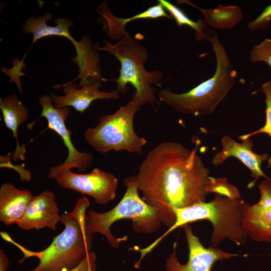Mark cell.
<instances>
[{"instance_id": "16", "label": "cell", "mask_w": 271, "mask_h": 271, "mask_svg": "<svg viewBox=\"0 0 271 271\" xmlns=\"http://www.w3.org/2000/svg\"><path fill=\"white\" fill-rule=\"evenodd\" d=\"M97 12L100 15L98 21L103 25V30L108 37L112 40H119L127 36L130 33L125 30L126 25L130 22L141 19H156L166 18L172 20V17L169 15L160 3L150 7L146 10L130 17L122 18L114 16L111 12L108 3L103 2L98 7Z\"/></svg>"}, {"instance_id": "5", "label": "cell", "mask_w": 271, "mask_h": 271, "mask_svg": "<svg viewBox=\"0 0 271 271\" xmlns=\"http://www.w3.org/2000/svg\"><path fill=\"white\" fill-rule=\"evenodd\" d=\"M123 183L126 187V191L115 206L102 213L90 210L85 216L87 233L91 235L95 233L104 235L113 248H117L121 242L127 240L126 236L117 238L111 233V225L118 220H132L133 230L141 234L154 233L163 224L156 210L140 197L136 175L124 178Z\"/></svg>"}, {"instance_id": "6", "label": "cell", "mask_w": 271, "mask_h": 271, "mask_svg": "<svg viewBox=\"0 0 271 271\" xmlns=\"http://www.w3.org/2000/svg\"><path fill=\"white\" fill-rule=\"evenodd\" d=\"M104 44L103 47L98 43L95 45L98 51L112 55L120 64L118 77L111 79L116 82L115 89L119 93H125L127 85L131 84L144 104L149 102L155 108V103L158 104L155 95L158 90L155 86H159L164 74L160 70L148 71L145 69L144 64L149 58L147 48L130 34L114 44L108 40H105Z\"/></svg>"}, {"instance_id": "26", "label": "cell", "mask_w": 271, "mask_h": 271, "mask_svg": "<svg viewBox=\"0 0 271 271\" xmlns=\"http://www.w3.org/2000/svg\"><path fill=\"white\" fill-rule=\"evenodd\" d=\"M96 259L95 252L91 251L79 264L69 271H96Z\"/></svg>"}, {"instance_id": "17", "label": "cell", "mask_w": 271, "mask_h": 271, "mask_svg": "<svg viewBox=\"0 0 271 271\" xmlns=\"http://www.w3.org/2000/svg\"><path fill=\"white\" fill-rule=\"evenodd\" d=\"M34 196L28 190L17 188L12 183L0 187V221L7 226L17 224Z\"/></svg>"}, {"instance_id": "15", "label": "cell", "mask_w": 271, "mask_h": 271, "mask_svg": "<svg viewBox=\"0 0 271 271\" xmlns=\"http://www.w3.org/2000/svg\"><path fill=\"white\" fill-rule=\"evenodd\" d=\"M72 43L76 50V55L71 58V60L77 64L79 73L75 79L69 82H75L79 79L78 87L81 88L96 81H107L102 76L99 65L100 57L99 51L90 37L87 35H83L80 41H77L75 39Z\"/></svg>"}, {"instance_id": "25", "label": "cell", "mask_w": 271, "mask_h": 271, "mask_svg": "<svg viewBox=\"0 0 271 271\" xmlns=\"http://www.w3.org/2000/svg\"><path fill=\"white\" fill-rule=\"evenodd\" d=\"M271 23V4L265 7L261 14L247 24L248 28L252 31L264 29Z\"/></svg>"}, {"instance_id": "9", "label": "cell", "mask_w": 271, "mask_h": 271, "mask_svg": "<svg viewBox=\"0 0 271 271\" xmlns=\"http://www.w3.org/2000/svg\"><path fill=\"white\" fill-rule=\"evenodd\" d=\"M56 181L60 187L88 195L99 205L106 204L116 196L118 180L116 176L97 168L86 174L76 173L69 170Z\"/></svg>"}, {"instance_id": "1", "label": "cell", "mask_w": 271, "mask_h": 271, "mask_svg": "<svg viewBox=\"0 0 271 271\" xmlns=\"http://www.w3.org/2000/svg\"><path fill=\"white\" fill-rule=\"evenodd\" d=\"M189 149L179 143L165 142L152 149L136 175L142 199L157 212L163 224L175 223L174 209L206 202L210 171L197 154L200 139Z\"/></svg>"}, {"instance_id": "23", "label": "cell", "mask_w": 271, "mask_h": 271, "mask_svg": "<svg viewBox=\"0 0 271 271\" xmlns=\"http://www.w3.org/2000/svg\"><path fill=\"white\" fill-rule=\"evenodd\" d=\"M261 91L265 95L264 101L266 105L265 124L256 130L238 136V138L242 141L259 133H265L271 137V81H268L262 84Z\"/></svg>"}, {"instance_id": "2", "label": "cell", "mask_w": 271, "mask_h": 271, "mask_svg": "<svg viewBox=\"0 0 271 271\" xmlns=\"http://www.w3.org/2000/svg\"><path fill=\"white\" fill-rule=\"evenodd\" d=\"M205 32V39L211 43L216 57L213 76L187 92L175 93L169 88L157 92L160 101L180 113L195 116L212 113L235 84L237 71L232 68L217 33L207 27Z\"/></svg>"}, {"instance_id": "19", "label": "cell", "mask_w": 271, "mask_h": 271, "mask_svg": "<svg viewBox=\"0 0 271 271\" xmlns=\"http://www.w3.org/2000/svg\"><path fill=\"white\" fill-rule=\"evenodd\" d=\"M52 18L51 13L46 12L43 16L30 17L26 20L23 27V32L25 34L33 35L32 45L38 40L50 36L63 37L71 43L75 40L69 31V29L74 26L73 21L69 19L57 18L55 21L56 26L47 25V22Z\"/></svg>"}, {"instance_id": "4", "label": "cell", "mask_w": 271, "mask_h": 271, "mask_svg": "<svg viewBox=\"0 0 271 271\" xmlns=\"http://www.w3.org/2000/svg\"><path fill=\"white\" fill-rule=\"evenodd\" d=\"M89 205L88 199L81 197L72 211L61 216L64 230L47 248L34 253L39 262L28 271H69L83 260L91 251L93 244V235L87 233L85 226Z\"/></svg>"}, {"instance_id": "13", "label": "cell", "mask_w": 271, "mask_h": 271, "mask_svg": "<svg viewBox=\"0 0 271 271\" xmlns=\"http://www.w3.org/2000/svg\"><path fill=\"white\" fill-rule=\"evenodd\" d=\"M221 150L215 153L211 159L213 165L220 166L230 157L236 158L249 169L251 176L254 179L248 185V188L253 187L260 177L269 179L261 168L262 163L268 159L269 155L267 153L258 154L255 153L252 150L253 143L250 138L240 143L230 136L225 135L221 139Z\"/></svg>"}, {"instance_id": "10", "label": "cell", "mask_w": 271, "mask_h": 271, "mask_svg": "<svg viewBox=\"0 0 271 271\" xmlns=\"http://www.w3.org/2000/svg\"><path fill=\"white\" fill-rule=\"evenodd\" d=\"M189 248V257L186 263L178 260L175 250L166 258L167 271H211L214 264L219 260L239 256L236 253L224 251L217 247H204L193 232L189 224L182 226Z\"/></svg>"}, {"instance_id": "14", "label": "cell", "mask_w": 271, "mask_h": 271, "mask_svg": "<svg viewBox=\"0 0 271 271\" xmlns=\"http://www.w3.org/2000/svg\"><path fill=\"white\" fill-rule=\"evenodd\" d=\"M61 219L56 196L52 191L46 190L33 197L17 224L25 230L47 227L55 231Z\"/></svg>"}, {"instance_id": "20", "label": "cell", "mask_w": 271, "mask_h": 271, "mask_svg": "<svg viewBox=\"0 0 271 271\" xmlns=\"http://www.w3.org/2000/svg\"><path fill=\"white\" fill-rule=\"evenodd\" d=\"M180 5H189L199 10L203 14L206 24L219 29H229L239 23L242 19L240 9L236 6L218 5L215 9H205L198 7L189 1H176Z\"/></svg>"}, {"instance_id": "22", "label": "cell", "mask_w": 271, "mask_h": 271, "mask_svg": "<svg viewBox=\"0 0 271 271\" xmlns=\"http://www.w3.org/2000/svg\"><path fill=\"white\" fill-rule=\"evenodd\" d=\"M207 190L210 193L219 194L232 198L241 197L236 187L229 183L225 177H210L207 183Z\"/></svg>"}, {"instance_id": "12", "label": "cell", "mask_w": 271, "mask_h": 271, "mask_svg": "<svg viewBox=\"0 0 271 271\" xmlns=\"http://www.w3.org/2000/svg\"><path fill=\"white\" fill-rule=\"evenodd\" d=\"M102 81H94L89 85L78 88L75 82H68L54 86V88L63 87L64 95L59 96L53 93L49 95L56 108L72 107L77 111L83 113L95 100L98 99H118L120 93L114 89L102 91L100 88Z\"/></svg>"}, {"instance_id": "11", "label": "cell", "mask_w": 271, "mask_h": 271, "mask_svg": "<svg viewBox=\"0 0 271 271\" xmlns=\"http://www.w3.org/2000/svg\"><path fill=\"white\" fill-rule=\"evenodd\" d=\"M258 188L259 200L252 205L246 202L244 205L242 226L252 240L271 243V179H265Z\"/></svg>"}, {"instance_id": "3", "label": "cell", "mask_w": 271, "mask_h": 271, "mask_svg": "<svg viewBox=\"0 0 271 271\" xmlns=\"http://www.w3.org/2000/svg\"><path fill=\"white\" fill-rule=\"evenodd\" d=\"M246 201L242 197L232 198L215 194L210 201L202 202L179 209H174V224L160 237L145 247L150 253L169 233L179 227L198 220L209 221L213 227L211 245L217 247L227 239L238 246L244 245L248 238L242 223Z\"/></svg>"}, {"instance_id": "8", "label": "cell", "mask_w": 271, "mask_h": 271, "mask_svg": "<svg viewBox=\"0 0 271 271\" xmlns=\"http://www.w3.org/2000/svg\"><path fill=\"white\" fill-rule=\"evenodd\" d=\"M38 104L42 108L41 113L38 118L41 117L46 118L48 128L60 136L68 152V156L63 163L49 169L48 178L56 180L64 172L73 168H76L81 172L86 171L93 162V156L91 153L78 151L73 145L71 138V131L68 129L65 124L70 113L69 108H56L49 95L47 94H43L39 97Z\"/></svg>"}, {"instance_id": "18", "label": "cell", "mask_w": 271, "mask_h": 271, "mask_svg": "<svg viewBox=\"0 0 271 271\" xmlns=\"http://www.w3.org/2000/svg\"><path fill=\"white\" fill-rule=\"evenodd\" d=\"M0 108L6 126L13 132L16 140V148L12 158L15 160L25 159L26 149L21 146L18 140V128L27 121L29 112L25 105L16 94H11L0 99Z\"/></svg>"}, {"instance_id": "21", "label": "cell", "mask_w": 271, "mask_h": 271, "mask_svg": "<svg viewBox=\"0 0 271 271\" xmlns=\"http://www.w3.org/2000/svg\"><path fill=\"white\" fill-rule=\"evenodd\" d=\"M158 1L163 6L166 11L169 12L179 27L186 25L190 27L195 31L196 39L199 41H202L205 39V30L206 25L203 20L200 18L197 22L194 21L190 19L180 8L172 3L166 0Z\"/></svg>"}, {"instance_id": "24", "label": "cell", "mask_w": 271, "mask_h": 271, "mask_svg": "<svg viewBox=\"0 0 271 271\" xmlns=\"http://www.w3.org/2000/svg\"><path fill=\"white\" fill-rule=\"evenodd\" d=\"M250 60L253 63L263 62L271 67V38L265 39L254 46L250 53Z\"/></svg>"}, {"instance_id": "7", "label": "cell", "mask_w": 271, "mask_h": 271, "mask_svg": "<svg viewBox=\"0 0 271 271\" xmlns=\"http://www.w3.org/2000/svg\"><path fill=\"white\" fill-rule=\"evenodd\" d=\"M145 105L134 92L131 100L114 113L101 116L98 124L84 133L85 141L97 152L125 151L141 155L146 140L133 129L136 112Z\"/></svg>"}, {"instance_id": "27", "label": "cell", "mask_w": 271, "mask_h": 271, "mask_svg": "<svg viewBox=\"0 0 271 271\" xmlns=\"http://www.w3.org/2000/svg\"><path fill=\"white\" fill-rule=\"evenodd\" d=\"M9 261L2 249H0V271H7Z\"/></svg>"}]
</instances>
